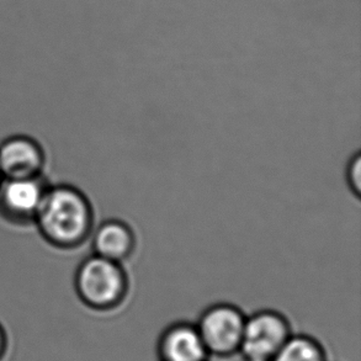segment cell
<instances>
[{
    "instance_id": "6da1fadb",
    "label": "cell",
    "mask_w": 361,
    "mask_h": 361,
    "mask_svg": "<svg viewBox=\"0 0 361 361\" xmlns=\"http://www.w3.org/2000/svg\"><path fill=\"white\" fill-rule=\"evenodd\" d=\"M34 224L54 247L77 248L93 232V207L77 188L68 184L49 185Z\"/></svg>"
},
{
    "instance_id": "7a4b0ae2",
    "label": "cell",
    "mask_w": 361,
    "mask_h": 361,
    "mask_svg": "<svg viewBox=\"0 0 361 361\" xmlns=\"http://www.w3.org/2000/svg\"><path fill=\"white\" fill-rule=\"evenodd\" d=\"M74 288L85 307L95 312H109L125 301L128 278L121 263L93 254L77 269Z\"/></svg>"
},
{
    "instance_id": "3957f363",
    "label": "cell",
    "mask_w": 361,
    "mask_h": 361,
    "mask_svg": "<svg viewBox=\"0 0 361 361\" xmlns=\"http://www.w3.org/2000/svg\"><path fill=\"white\" fill-rule=\"evenodd\" d=\"M245 318L243 311L232 303H215L202 311L195 324L210 357L240 354Z\"/></svg>"
},
{
    "instance_id": "277c9868",
    "label": "cell",
    "mask_w": 361,
    "mask_h": 361,
    "mask_svg": "<svg viewBox=\"0 0 361 361\" xmlns=\"http://www.w3.org/2000/svg\"><path fill=\"white\" fill-rule=\"evenodd\" d=\"M293 334L283 313L260 310L245 318L240 354L245 361H271Z\"/></svg>"
},
{
    "instance_id": "5b68a950",
    "label": "cell",
    "mask_w": 361,
    "mask_h": 361,
    "mask_svg": "<svg viewBox=\"0 0 361 361\" xmlns=\"http://www.w3.org/2000/svg\"><path fill=\"white\" fill-rule=\"evenodd\" d=\"M49 186L44 176L3 178L0 183V216L15 225L34 224Z\"/></svg>"
},
{
    "instance_id": "8992f818",
    "label": "cell",
    "mask_w": 361,
    "mask_h": 361,
    "mask_svg": "<svg viewBox=\"0 0 361 361\" xmlns=\"http://www.w3.org/2000/svg\"><path fill=\"white\" fill-rule=\"evenodd\" d=\"M44 161L42 147L31 137L15 135L0 143V173L3 178L42 176Z\"/></svg>"
},
{
    "instance_id": "52a82bcc",
    "label": "cell",
    "mask_w": 361,
    "mask_h": 361,
    "mask_svg": "<svg viewBox=\"0 0 361 361\" xmlns=\"http://www.w3.org/2000/svg\"><path fill=\"white\" fill-rule=\"evenodd\" d=\"M158 361H209L210 355L195 323L174 322L163 329L157 342Z\"/></svg>"
},
{
    "instance_id": "ba28073f",
    "label": "cell",
    "mask_w": 361,
    "mask_h": 361,
    "mask_svg": "<svg viewBox=\"0 0 361 361\" xmlns=\"http://www.w3.org/2000/svg\"><path fill=\"white\" fill-rule=\"evenodd\" d=\"M135 247V232L123 221H104L94 231V254L99 257L122 264L131 257Z\"/></svg>"
},
{
    "instance_id": "9c48e42d",
    "label": "cell",
    "mask_w": 361,
    "mask_h": 361,
    "mask_svg": "<svg viewBox=\"0 0 361 361\" xmlns=\"http://www.w3.org/2000/svg\"><path fill=\"white\" fill-rule=\"evenodd\" d=\"M271 361H327V352L312 336L293 333Z\"/></svg>"
},
{
    "instance_id": "30bf717a",
    "label": "cell",
    "mask_w": 361,
    "mask_h": 361,
    "mask_svg": "<svg viewBox=\"0 0 361 361\" xmlns=\"http://www.w3.org/2000/svg\"><path fill=\"white\" fill-rule=\"evenodd\" d=\"M347 181L350 190L359 197L361 192V156L357 153L353 157L347 168Z\"/></svg>"
},
{
    "instance_id": "8fae6325",
    "label": "cell",
    "mask_w": 361,
    "mask_h": 361,
    "mask_svg": "<svg viewBox=\"0 0 361 361\" xmlns=\"http://www.w3.org/2000/svg\"><path fill=\"white\" fill-rule=\"evenodd\" d=\"M6 347H8V337H6L4 326L0 323V360L4 357Z\"/></svg>"
},
{
    "instance_id": "7c38bea8",
    "label": "cell",
    "mask_w": 361,
    "mask_h": 361,
    "mask_svg": "<svg viewBox=\"0 0 361 361\" xmlns=\"http://www.w3.org/2000/svg\"><path fill=\"white\" fill-rule=\"evenodd\" d=\"M269 1H273V3H278V4L283 5H291L293 6V3H288V1H283V0H269ZM295 6V5H293Z\"/></svg>"
},
{
    "instance_id": "4fadbf2b",
    "label": "cell",
    "mask_w": 361,
    "mask_h": 361,
    "mask_svg": "<svg viewBox=\"0 0 361 361\" xmlns=\"http://www.w3.org/2000/svg\"><path fill=\"white\" fill-rule=\"evenodd\" d=\"M3 180V176H1V173H0V183Z\"/></svg>"
}]
</instances>
